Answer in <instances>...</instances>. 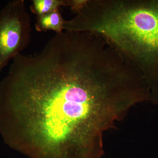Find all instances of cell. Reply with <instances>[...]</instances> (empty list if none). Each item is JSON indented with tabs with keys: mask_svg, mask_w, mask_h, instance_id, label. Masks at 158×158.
I'll return each mask as SVG.
<instances>
[{
	"mask_svg": "<svg viewBox=\"0 0 158 158\" xmlns=\"http://www.w3.org/2000/svg\"><path fill=\"white\" fill-rule=\"evenodd\" d=\"M31 31L24 0L9 2L0 12V72L27 47Z\"/></svg>",
	"mask_w": 158,
	"mask_h": 158,
	"instance_id": "3957f363",
	"label": "cell"
},
{
	"mask_svg": "<svg viewBox=\"0 0 158 158\" xmlns=\"http://www.w3.org/2000/svg\"><path fill=\"white\" fill-rule=\"evenodd\" d=\"M65 20L59 9L37 17L35 28L38 32L52 31L56 34L63 32Z\"/></svg>",
	"mask_w": 158,
	"mask_h": 158,
	"instance_id": "277c9868",
	"label": "cell"
},
{
	"mask_svg": "<svg viewBox=\"0 0 158 158\" xmlns=\"http://www.w3.org/2000/svg\"><path fill=\"white\" fill-rule=\"evenodd\" d=\"M32 2L30 9L38 17L56 11L60 6H66V0H33Z\"/></svg>",
	"mask_w": 158,
	"mask_h": 158,
	"instance_id": "5b68a950",
	"label": "cell"
},
{
	"mask_svg": "<svg viewBox=\"0 0 158 158\" xmlns=\"http://www.w3.org/2000/svg\"><path fill=\"white\" fill-rule=\"evenodd\" d=\"M87 31L108 41L150 85L158 84V1L96 0Z\"/></svg>",
	"mask_w": 158,
	"mask_h": 158,
	"instance_id": "7a4b0ae2",
	"label": "cell"
},
{
	"mask_svg": "<svg viewBox=\"0 0 158 158\" xmlns=\"http://www.w3.org/2000/svg\"><path fill=\"white\" fill-rule=\"evenodd\" d=\"M15 146L31 158H101L105 132L135 105L129 76L109 50L74 32L13 59L0 89Z\"/></svg>",
	"mask_w": 158,
	"mask_h": 158,
	"instance_id": "6da1fadb",
	"label": "cell"
}]
</instances>
